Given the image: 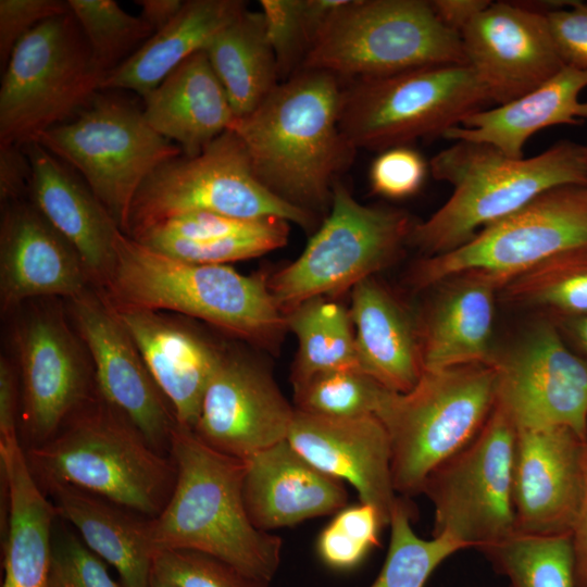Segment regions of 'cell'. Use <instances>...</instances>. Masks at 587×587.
Instances as JSON below:
<instances>
[{"label":"cell","instance_id":"16","mask_svg":"<svg viewBox=\"0 0 587 587\" xmlns=\"http://www.w3.org/2000/svg\"><path fill=\"white\" fill-rule=\"evenodd\" d=\"M20 409L27 448L53 437L92 398L95 380L83 347L54 307L20 317L14 332Z\"/></svg>","mask_w":587,"mask_h":587},{"label":"cell","instance_id":"17","mask_svg":"<svg viewBox=\"0 0 587 587\" xmlns=\"http://www.w3.org/2000/svg\"><path fill=\"white\" fill-rule=\"evenodd\" d=\"M68 300L75 329L92 361L99 397L165 453L177 422L133 338L102 295L88 289Z\"/></svg>","mask_w":587,"mask_h":587},{"label":"cell","instance_id":"42","mask_svg":"<svg viewBox=\"0 0 587 587\" xmlns=\"http://www.w3.org/2000/svg\"><path fill=\"white\" fill-rule=\"evenodd\" d=\"M380 527L383 524L374 507L362 502L346 507L319 535V557L334 570H352L378 546Z\"/></svg>","mask_w":587,"mask_h":587},{"label":"cell","instance_id":"5","mask_svg":"<svg viewBox=\"0 0 587 587\" xmlns=\"http://www.w3.org/2000/svg\"><path fill=\"white\" fill-rule=\"evenodd\" d=\"M99 399L73 414L49 440L26 448L29 469L43 491L68 485L153 519L174 488L175 463Z\"/></svg>","mask_w":587,"mask_h":587},{"label":"cell","instance_id":"37","mask_svg":"<svg viewBox=\"0 0 587 587\" xmlns=\"http://www.w3.org/2000/svg\"><path fill=\"white\" fill-rule=\"evenodd\" d=\"M390 542L384 565L370 587H424L447 558L466 549L448 534L424 539L411 526V510L399 498L390 516Z\"/></svg>","mask_w":587,"mask_h":587},{"label":"cell","instance_id":"36","mask_svg":"<svg viewBox=\"0 0 587 587\" xmlns=\"http://www.w3.org/2000/svg\"><path fill=\"white\" fill-rule=\"evenodd\" d=\"M482 551L508 577L509 587H577L571 534L515 532Z\"/></svg>","mask_w":587,"mask_h":587},{"label":"cell","instance_id":"24","mask_svg":"<svg viewBox=\"0 0 587 587\" xmlns=\"http://www.w3.org/2000/svg\"><path fill=\"white\" fill-rule=\"evenodd\" d=\"M32 164L30 203L76 250L91 283L102 287L122 232L87 184L35 141L23 146Z\"/></svg>","mask_w":587,"mask_h":587},{"label":"cell","instance_id":"40","mask_svg":"<svg viewBox=\"0 0 587 587\" xmlns=\"http://www.w3.org/2000/svg\"><path fill=\"white\" fill-rule=\"evenodd\" d=\"M388 389L359 370L321 373L295 386L297 410L330 416L376 414Z\"/></svg>","mask_w":587,"mask_h":587},{"label":"cell","instance_id":"51","mask_svg":"<svg viewBox=\"0 0 587 587\" xmlns=\"http://www.w3.org/2000/svg\"><path fill=\"white\" fill-rule=\"evenodd\" d=\"M571 537L577 587H587V454L584 494Z\"/></svg>","mask_w":587,"mask_h":587},{"label":"cell","instance_id":"55","mask_svg":"<svg viewBox=\"0 0 587 587\" xmlns=\"http://www.w3.org/2000/svg\"><path fill=\"white\" fill-rule=\"evenodd\" d=\"M586 152H587V142L585 143Z\"/></svg>","mask_w":587,"mask_h":587},{"label":"cell","instance_id":"28","mask_svg":"<svg viewBox=\"0 0 587 587\" xmlns=\"http://www.w3.org/2000/svg\"><path fill=\"white\" fill-rule=\"evenodd\" d=\"M142 98L148 124L189 158L228 130L236 118L204 51L184 61Z\"/></svg>","mask_w":587,"mask_h":587},{"label":"cell","instance_id":"41","mask_svg":"<svg viewBox=\"0 0 587 587\" xmlns=\"http://www.w3.org/2000/svg\"><path fill=\"white\" fill-rule=\"evenodd\" d=\"M288 233L287 221L272 217L257 221L242 233L212 240L158 239L140 243L162 254L191 263L225 264L276 250L287 242Z\"/></svg>","mask_w":587,"mask_h":587},{"label":"cell","instance_id":"27","mask_svg":"<svg viewBox=\"0 0 587 587\" xmlns=\"http://www.w3.org/2000/svg\"><path fill=\"white\" fill-rule=\"evenodd\" d=\"M0 476L9 496L2 587H50L59 514L32 473L18 435L0 439Z\"/></svg>","mask_w":587,"mask_h":587},{"label":"cell","instance_id":"48","mask_svg":"<svg viewBox=\"0 0 587 587\" xmlns=\"http://www.w3.org/2000/svg\"><path fill=\"white\" fill-rule=\"evenodd\" d=\"M32 164L23 148L0 145V199L1 203L22 200L29 189Z\"/></svg>","mask_w":587,"mask_h":587},{"label":"cell","instance_id":"8","mask_svg":"<svg viewBox=\"0 0 587 587\" xmlns=\"http://www.w3.org/2000/svg\"><path fill=\"white\" fill-rule=\"evenodd\" d=\"M107 74L70 12L47 20L12 51L0 87V145L24 146L86 108Z\"/></svg>","mask_w":587,"mask_h":587},{"label":"cell","instance_id":"12","mask_svg":"<svg viewBox=\"0 0 587 587\" xmlns=\"http://www.w3.org/2000/svg\"><path fill=\"white\" fill-rule=\"evenodd\" d=\"M587 246V184L544 191L465 245L425 257L410 274L415 289L438 286L465 273L494 278L500 288L519 274L565 251Z\"/></svg>","mask_w":587,"mask_h":587},{"label":"cell","instance_id":"50","mask_svg":"<svg viewBox=\"0 0 587 587\" xmlns=\"http://www.w3.org/2000/svg\"><path fill=\"white\" fill-rule=\"evenodd\" d=\"M429 2L440 23L460 36L473 18L491 3L489 0H434Z\"/></svg>","mask_w":587,"mask_h":587},{"label":"cell","instance_id":"46","mask_svg":"<svg viewBox=\"0 0 587 587\" xmlns=\"http://www.w3.org/2000/svg\"><path fill=\"white\" fill-rule=\"evenodd\" d=\"M62 0L0 1V63L5 66L17 42L47 20L70 13Z\"/></svg>","mask_w":587,"mask_h":587},{"label":"cell","instance_id":"10","mask_svg":"<svg viewBox=\"0 0 587 587\" xmlns=\"http://www.w3.org/2000/svg\"><path fill=\"white\" fill-rule=\"evenodd\" d=\"M193 212L246 221L275 217L303 228L314 223L313 213L283 200L258 179L243 143L229 129L198 155L171 159L146 178L133 201L126 235Z\"/></svg>","mask_w":587,"mask_h":587},{"label":"cell","instance_id":"26","mask_svg":"<svg viewBox=\"0 0 587 587\" xmlns=\"http://www.w3.org/2000/svg\"><path fill=\"white\" fill-rule=\"evenodd\" d=\"M419 330L424 370L492 363L496 292L499 284L465 273L439 284Z\"/></svg>","mask_w":587,"mask_h":587},{"label":"cell","instance_id":"7","mask_svg":"<svg viewBox=\"0 0 587 587\" xmlns=\"http://www.w3.org/2000/svg\"><path fill=\"white\" fill-rule=\"evenodd\" d=\"M449 64H467L462 39L440 23L429 1L346 0L301 70L359 80Z\"/></svg>","mask_w":587,"mask_h":587},{"label":"cell","instance_id":"2","mask_svg":"<svg viewBox=\"0 0 587 587\" xmlns=\"http://www.w3.org/2000/svg\"><path fill=\"white\" fill-rule=\"evenodd\" d=\"M168 453L176 479L167 503L151 519L155 552H203L271 582L283 541L250 521L243 499L246 461L211 448L179 424L172 430Z\"/></svg>","mask_w":587,"mask_h":587},{"label":"cell","instance_id":"43","mask_svg":"<svg viewBox=\"0 0 587 587\" xmlns=\"http://www.w3.org/2000/svg\"><path fill=\"white\" fill-rule=\"evenodd\" d=\"M152 574L176 587H268L228 562L195 550H163L154 554Z\"/></svg>","mask_w":587,"mask_h":587},{"label":"cell","instance_id":"13","mask_svg":"<svg viewBox=\"0 0 587 587\" xmlns=\"http://www.w3.org/2000/svg\"><path fill=\"white\" fill-rule=\"evenodd\" d=\"M407 213L364 205L336 182L330 211L297 260L268 282L282 311L340 292L387 266L409 240Z\"/></svg>","mask_w":587,"mask_h":587},{"label":"cell","instance_id":"29","mask_svg":"<svg viewBox=\"0 0 587 587\" xmlns=\"http://www.w3.org/2000/svg\"><path fill=\"white\" fill-rule=\"evenodd\" d=\"M587 87V71L564 66L534 90L467 115L448 129L444 138L492 146L503 154L523 158L526 141L537 132L557 125H582L587 120V101L579 96Z\"/></svg>","mask_w":587,"mask_h":587},{"label":"cell","instance_id":"15","mask_svg":"<svg viewBox=\"0 0 587 587\" xmlns=\"http://www.w3.org/2000/svg\"><path fill=\"white\" fill-rule=\"evenodd\" d=\"M492 363L496 405L516 429L566 427L587 440V361L565 345L555 321L534 325Z\"/></svg>","mask_w":587,"mask_h":587},{"label":"cell","instance_id":"3","mask_svg":"<svg viewBox=\"0 0 587 587\" xmlns=\"http://www.w3.org/2000/svg\"><path fill=\"white\" fill-rule=\"evenodd\" d=\"M433 176L449 183L450 198L409 240L425 257L450 252L508 217L546 190L587 184L585 145L561 140L538 155L513 159L492 146L458 140L430 161Z\"/></svg>","mask_w":587,"mask_h":587},{"label":"cell","instance_id":"25","mask_svg":"<svg viewBox=\"0 0 587 587\" xmlns=\"http://www.w3.org/2000/svg\"><path fill=\"white\" fill-rule=\"evenodd\" d=\"M245 461V504L260 530L292 526L346 508L342 482L309 463L287 439Z\"/></svg>","mask_w":587,"mask_h":587},{"label":"cell","instance_id":"23","mask_svg":"<svg viewBox=\"0 0 587 587\" xmlns=\"http://www.w3.org/2000/svg\"><path fill=\"white\" fill-rule=\"evenodd\" d=\"M110 305L137 346L177 424L192 429L207 386L224 353L161 311Z\"/></svg>","mask_w":587,"mask_h":587},{"label":"cell","instance_id":"32","mask_svg":"<svg viewBox=\"0 0 587 587\" xmlns=\"http://www.w3.org/2000/svg\"><path fill=\"white\" fill-rule=\"evenodd\" d=\"M246 10L240 0L184 1L166 26L105 76L101 91L127 89L146 96Z\"/></svg>","mask_w":587,"mask_h":587},{"label":"cell","instance_id":"54","mask_svg":"<svg viewBox=\"0 0 587 587\" xmlns=\"http://www.w3.org/2000/svg\"><path fill=\"white\" fill-rule=\"evenodd\" d=\"M149 587H176L171 583L164 582L152 574Z\"/></svg>","mask_w":587,"mask_h":587},{"label":"cell","instance_id":"52","mask_svg":"<svg viewBox=\"0 0 587 587\" xmlns=\"http://www.w3.org/2000/svg\"><path fill=\"white\" fill-rule=\"evenodd\" d=\"M141 9L140 17L158 32L166 26L180 11L184 1L180 0H137Z\"/></svg>","mask_w":587,"mask_h":587},{"label":"cell","instance_id":"34","mask_svg":"<svg viewBox=\"0 0 587 587\" xmlns=\"http://www.w3.org/2000/svg\"><path fill=\"white\" fill-rule=\"evenodd\" d=\"M285 319L299 344L294 387L321 373L361 371L350 313L340 304L313 298L288 311Z\"/></svg>","mask_w":587,"mask_h":587},{"label":"cell","instance_id":"1","mask_svg":"<svg viewBox=\"0 0 587 587\" xmlns=\"http://www.w3.org/2000/svg\"><path fill=\"white\" fill-rule=\"evenodd\" d=\"M341 100L337 76L301 70L229 128L258 179L311 213L330 204L336 176L352 160L354 149L340 129Z\"/></svg>","mask_w":587,"mask_h":587},{"label":"cell","instance_id":"53","mask_svg":"<svg viewBox=\"0 0 587 587\" xmlns=\"http://www.w3.org/2000/svg\"><path fill=\"white\" fill-rule=\"evenodd\" d=\"M558 323L561 333L569 336L587 361V315L558 320Z\"/></svg>","mask_w":587,"mask_h":587},{"label":"cell","instance_id":"30","mask_svg":"<svg viewBox=\"0 0 587 587\" xmlns=\"http://www.w3.org/2000/svg\"><path fill=\"white\" fill-rule=\"evenodd\" d=\"M45 492L59 517L115 569L123 587H149L155 554L151 519L68 485H53Z\"/></svg>","mask_w":587,"mask_h":587},{"label":"cell","instance_id":"47","mask_svg":"<svg viewBox=\"0 0 587 587\" xmlns=\"http://www.w3.org/2000/svg\"><path fill=\"white\" fill-rule=\"evenodd\" d=\"M549 30L564 65L587 71V2L546 14Z\"/></svg>","mask_w":587,"mask_h":587},{"label":"cell","instance_id":"39","mask_svg":"<svg viewBox=\"0 0 587 587\" xmlns=\"http://www.w3.org/2000/svg\"><path fill=\"white\" fill-rule=\"evenodd\" d=\"M95 61L108 75L153 34L140 16L124 11L113 0H67Z\"/></svg>","mask_w":587,"mask_h":587},{"label":"cell","instance_id":"45","mask_svg":"<svg viewBox=\"0 0 587 587\" xmlns=\"http://www.w3.org/2000/svg\"><path fill=\"white\" fill-rule=\"evenodd\" d=\"M427 172L423 157L407 147L382 151L370 168L372 190L383 197L400 199L414 195Z\"/></svg>","mask_w":587,"mask_h":587},{"label":"cell","instance_id":"38","mask_svg":"<svg viewBox=\"0 0 587 587\" xmlns=\"http://www.w3.org/2000/svg\"><path fill=\"white\" fill-rule=\"evenodd\" d=\"M346 0H261L279 78L302 64L329 17ZM295 74V73H294Z\"/></svg>","mask_w":587,"mask_h":587},{"label":"cell","instance_id":"11","mask_svg":"<svg viewBox=\"0 0 587 587\" xmlns=\"http://www.w3.org/2000/svg\"><path fill=\"white\" fill-rule=\"evenodd\" d=\"M33 141L83 177L124 234L142 183L158 166L183 154L148 124L142 110L99 92L74 118Z\"/></svg>","mask_w":587,"mask_h":587},{"label":"cell","instance_id":"49","mask_svg":"<svg viewBox=\"0 0 587 587\" xmlns=\"http://www.w3.org/2000/svg\"><path fill=\"white\" fill-rule=\"evenodd\" d=\"M18 375L7 358L0 360V439L17 435L16 420L20 409Z\"/></svg>","mask_w":587,"mask_h":587},{"label":"cell","instance_id":"22","mask_svg":"<svg viewBox=\"0 0 587 587\" xmlns=\"http://www.w3.org/2000/svg\"><path fill=\"white\" fill-rule=\"evenodd\" d=\"M91 283L76 250L30 203L2 204L0 303L2 312L42 297L72 299Z\"/></svg>","mask_w":587,"mask_h":587},{"label":"cell","instance_id":"35","mask_svg":"<svg viewBox=\"0 0 587 587\" xmlns=\"http://www.w3.org/2000/svg\"><path fill=\"white\" fill-rule=\"evenodd\" d=\"M507 303L544 310L557 320L587 315V246L554 255L501 288Z\"/></svg>","mask_w":587,"mask_h":587},{"label":"cell","instance_id":"9","mask_svg":"<svg viewBox=\"0 0 587 587\" xmlns=\"http://www.w3.org/2000/svg\"><path fill=\"white\" fill-rule=\"evenodd\" d=\"M490 95L467 64L359 79L342 90L340 129L353 149L387 150L442 136L484 109Z\"/></svg>","mask_w":587,"mask_h":587},{"label":"cell","instance_id":"4","mask_svg":"<svg viewBox=\"0 0 587 587\" xmlns=\"http://www.w3.org/2000/svg\"><path fill=\"white\" fill-rule=\"evenodd\" d=\"M101 288L112 305L177 312L252 342H273L286 327L262 276L245 275L225 264L174 259L123 232Z\"/></svg>","mask_w":587,"mask_h":587},{"label":"cell","instance_id":"18","mask_svg":"<svg viewBox=\"0 0 587 587\" xmlns=\"http://www.w3.org/2000/svg\"><path fill=\"white\" fill-rule=\"evenodd\" d=\"M467 65L503 104L534 90L565 65L546 14L521 2H492L461 33Z\"/></svg>","mask_w":587,"mask_h":587},{"label":"cell","instance_id":"6","mask_svg":"<svg viewBox=\"0 0 587 587\" xmlns=\"http://www.w3.org/2000/svg\"><path fill=\"white\" fill-rule=\"evenodd\" d=\"M496 386L494 363H473L424 370L411 390L386 392L375 415L389 437L397 494H421L427 476L478 435Z\"/></svg>","mask_w":587,"mask_h":587},{"label":"cell","instance_id":"31","mask_svg":"<svg viewBox=\"0 0 587 587\" xmlns=\"http://www.w3.org/2000/svg\"><path fill=\"white\" fill-rule=\"evenodd\" d=\"M350 317L361 371L390 391L411 390L424 369L419 330L407 311L370 277L353 286Z\"/></svg>","mask_w":587,"mask_h":587},{"label":"cell","instance_id":"21","mask_svg":"<svg viewBox=\"0 0 587 587\" xmlns=\"http://www.w3.org/2000/svg\"><path fill=\"white\" fill-rule=\"evenodd\" d=\"M287 440L317 470L351 484L360 501L376 509L383 526L389 525L399 497L389 437L375 414L330 417L295 408Z\"/></svg>","mask_w":587,"mask_h":587},{"label":"cell","instance_id":"20","mask_svg":"<svg viewBox=\"0 0 587 587\" xmlns=\"http://www.w3.org/2000/svg\"><path fill=\"white\" fill-rule=\"evenodd\" d=\"M587 440L566 427L516 429L513 505L516 532L571 534L580 507Z\"/></svg>","mask_w":587,"mask_h":587},{"label":"cell","instance_id":"14","mask_svg":"<svg viewBox=\"0 0 587 587\" xmlns=\"http://www.w3.org/2000/svg\"><path fill=\"white\" fill-rule=\"evenodd\" d=\"M515 439L514 424L495 404L478 435L427 476L421 494L434 507L433 536L448 534L482 550L516 532Z\"/></svg>","mask_w":587,"mask_h":587},{"label":"cell","instance_id":"19","mask_svg":"<svg viewBox=\"0 0 587 587\" xmlns=\"http://www.w3.org/2000/svg\"><path fill=\"white\" fill-rule=\"evenodd\" d=\"M294 414L295 408L264 367L223 354L192 430L211 448L247 460L287 439Z\"/></svg>","mask_w":587,"mask_h":587},{"label":"cell","instance_id":"44","mask_svg":"<svg viewBox=\"0 0 587 587\" xmlns=\"http://www.w3.org/2000/svg\"><path fill=\"white\" fill-rule=\"evenodd\" d=\"M59 521V519H58ZM52 537L50 587H123L109 574L107 563L60 519Z\"/></svg>","mask_w":587,"mask_h":587},{"label":"cell","instance_id":"33","mask_svg":"<svg viewBox=\"0 0 587 587\" xmlns=\"http://www.w3.org/2000/svg\"><path fill=\"white\" fill-rule=\"evenodd\" d=\"M204 52L237 117L252 112L279 78L262 12L245 11L223 28Z\"/></svg>","mask_w":587,"mask_h":587}]
</instances>
